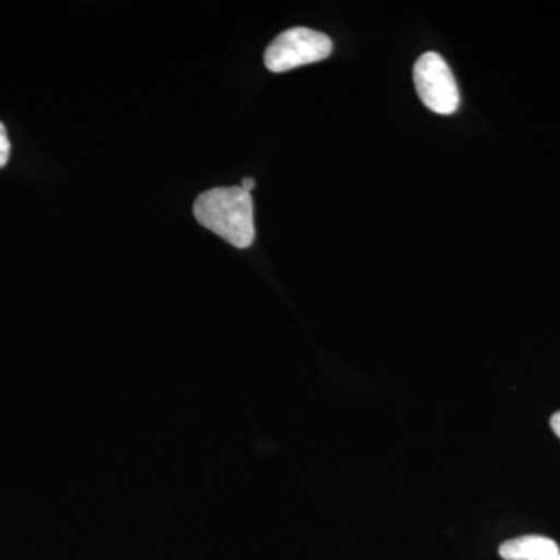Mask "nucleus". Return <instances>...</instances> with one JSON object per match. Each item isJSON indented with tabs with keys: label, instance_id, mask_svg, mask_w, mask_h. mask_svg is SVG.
Returning <instances> with one entry per match:
<instances>
[{
	"label": "nucleus",
	"instance_id": "8",
	"mask_svg": "<svg viewBox=\"0 0 560 560\" xmlns=\"http://www.w3.org/2000/svg\"><path fill=\"white\" fill-rule=\"evenodd\" d=\"M552 560H560V552H559V555H558V556H556V558H555V559H552Z\"/></svg>",
	"mask_w": 560,
	"mask_h": 560
},
{
	"label": "nucleus",
	"instance_id": "6",
	"mask_svg": "<svg viewBox=\"0 0 560 560\" xmlns=\"http://www.w3.org/2000/svg\"><path fill=\"white\" fill-rule=\"evenodd\" d=\"M550 423L551 429L555 430V433L560 438V411L552 416Z\"/></svg>",
	"mask_w": 560,
	"mask_h": 560
},
{
	"label": "nucleus",
	"instance_id": "4",
	"mask_svg": "<svg viewBox=\"0 0 560 560\" xmlns=\"http://www.w3.org/2000/svg\"><path fill=\"white\" fill-rule=\"evenodd\" d=\"M504 560H552L559 555L555 540L544 536H523L504 541L500 547Z\"/></svg>",
	"mask_w": 560,
	"mask_h": 560
},
{
	"label": "nucleus",
	"instance_id": "3",
	"mask_svg": "<svg viewBox=\"0 0 560 560\" xmlns=\"http://www.w3.org/2000/svg\"><path fill=\"white\" fill-rule=\"evenodd\" d=\"M415 84L420 101L433 113L448 116L458 109V84L440 54L429 51L419 57L415 65Z\"/></svg>",
	"mask_w": 560,
	"mask_h": 560
},
{
	"label": "nucleus",
	"instance_id": "1",
	"mask_svg": "<svg viewBox=\"0 0 560 560\" xmlns=\"http://www.w3.org/2000/svg\"><path fill=\"white\" fill-rule=\"evenodd\" d=\"M195 219L235 248H248L256 238L250 194L242 187L205 191L194 206Z\"/></svg>",
	"mask_w": 560,
	"mask_h": 560
},
{
	"label": "nucleus",
	"instance_id": "2",
	"mask_svg": "<svg viewBox=\"0 0 560 560\" xmlns=\"http://www.w3.org/2000/svg\"><path fill=\"white\" fill-rule=\"evenodd\" d=\"M334 43L324 33L296 27L280 33L265 51V66L280 73L329 58Z\"/></svg>",
	"mask_w": 560,
	"mask_h": 560
},
{
	"label": "nucleus",
	"instance_id": "5",
	"mask_svg": "<svg viewBox=\"0 0 560 560\" xmlns=\"http://www.w3.org/2000/svg\"><path fill=\"white\" fill-rule=\"evenodd\" d=\"M11 143L7 135L5 125L0 121V168L5 167L10 161Z\"/></svg>",
	"mask_w": 560,
	"mask_h": 560
},
{
	"label": "nucleus",
	"instance_id": "7",
	"mask_svg": "<svg viewBox=\"0 0 560 560\" xmlns=\"http://www.w3.org/2000/svg\"><path fill=\"white\" fill-rule=\"evenodd\" d=\"M241 187L243 190L248 191V194H250V190H253L254 187H256V180H254L253 178H245L242 180Z\"/></svg>",
	"mask_w": 560,
	"mask_h": 560
}]
</instances>
